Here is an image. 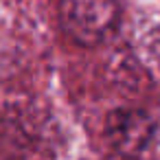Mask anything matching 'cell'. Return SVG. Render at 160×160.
Returning <instances> with one entry per match:
<instances>
[{
    "instance_id": "cell-1",
    "label": "cell",
    "mask_w": 160,
    "mask_h": 160,
    "mask_svg": "<svg viewBox=\"0 0 160 160\" xmlns=\"http://www.w3.org/2000/svg\"><path fill=\"white\" fill-rule=\"evenodd\" d=\"M59 22L77 44L94 46L116 29L118 5L116 0H62Z\"/></svg>"
},
{
    "instance_id": "cell-2",
    "label": "cell",
    "mask_w": 160,
    "mask_h": 160,
    "mask_svg": "<svg viewBox=\"0 0 160 160\" xmlns=\"http://www.w3.org/2000/svg\"><path fill=\"white\" fill-rule=\"evenodd\" d=\"M105 132H108V138L114 145V149L132 156L147 147V142L153 134V123L145 112L118 110V112L110 114Z\"/></svg>"
}]
</instances>
